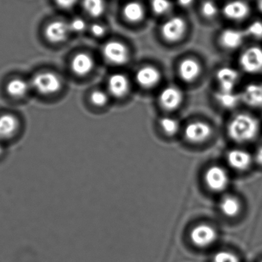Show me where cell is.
Wrapping results in <instances>:
<instances>
[{"instance_id":"13","label":"cell","mask_w":262,"mask_h":262,"mask_svg":"<svg viewBox=\"0 0 262 262\" xmlns=\"http://www.w3.org/2000/svg\"><path fill=\"white\" fill-rule=\"evenodd\" d=\"M183 94L178 88L169 86L162 91L160 102L166 110L172 111L178 108L183 102Z\"/></svg>"},{"instance_id":"15","label":"cell","mask_w":262,"mask_h":262,"mask_svg":"<svg viewBox=\"0 0 262 262\" xmlns=\"http://www.w3.org/2000/svg\"><path fill=\"white\" fill-rule=\"evenodd\" d=\"M95 67V61L89 54L80 52L72 58L71 68L72 72L78 76L89 75Z\"/></svg>"},{"instance_id":"5","label":"cell","mask_w":262,"mask_h":262,"mask_svg":"<svg viewBox=\"0 0 262 262\" xmlns=\"http://www.w3.org/2000/svg\"><path fill=\"white\" fill-rule=\"evenodd\" d=\"M102 54L106 61L115 66H123L130 59L128 49L118 41H110L102 48Z\"/></svg>"},{"instance_id":"19","label":"cell","mask_w":262,"mask_h":262,"mask_svg":"<svg viewBox=\"0 0 262 262\" xmlns=\"http://www.w3.org/2000/svg\"><path fill=\"white\" fill-rule=\"evenodd\" d=\"M108 90L113 96L122 98L125 96L130 89V83L125 75L115 74L108 80Z\"/></svg>"},{"instance_id":"30","label":"cell","mask_w":262,"mask_h":262,"mask_svg":"<svg viewBox=\"0 0 262 262\" xmlns=\"http://www.w3.org/2000/svg\"><path fill=\"white\" fill-rule=\"evenodd\" d=\"M91 101L95 105L98 106V107H102L107 104V101H108V96L103 91H95L91 95Z\"/></svg>"},{"instance_id":"14","label":"cell","mask_w":262,"mask_h":262,"mask_svg":"<svg viewBox=\"0 0 262 262\" xmlns=\"http://www.w3.org/2000/svg\"><path fill=\"white\" fill-rule=\"evenodd\" d=\"M216 78L220 84V90L234 92L239 80V74L233 68L223 67L217 72Z\"/></svg>"},{"instance_id":"16","label":"cell","mask_w":262,"mask_h":262,"mask_svg":"<svg viewBox=\"0 0 262 262\" xmlns=\"http://www.w3.org/2000/svg\"><path fill=\"white\" fill-rule=\"evenodd\" d=\"M161 74L158 69L152 66H145L139 69L136 75V80L141 87L151 89L158 84Z\"/></svg>"},{"instance_id":"32","label":"cell","mask_w":262,"mask_h":262,"mask_svg":"<svg viewBox=\"0 0 262 262\" xmlns=\"http://www.w3.org/2000/svg\"><path fill=\"white\" fill-rule=\"evenodd\" d=\"M213 262H239L236 255L226 251L217 252L213 258Z\"/></svg>"},{"instance_id":"23","label":"cell","mask_w":262,"mask_h":262,"mask_svg":"<svg viewBox=\"0 0 262 262\" xmlns=\"http://www.w3.org/2000/svg\"><path fill=\"white\" fill-rule=\"evenodd\" d=\"M220 207L223 215L233 218L239 214L242 206L241 203L238 199L229 195L222 200Z\"/></svg>"},{"instance_id":"31","label":"cell","mask_w":262,"mask_h":262,"mask_svg":"<svg viewBox=\"0 0 262 262\" xmlns=\"http://www.w3.org/2000/svg\"><path fill=\"white\" fill-rule=\"evenodd\" d=\"M69 27H70L71 32L81 33L85 30L87 28V23H86L85 20L83 19L82 18L76 17L69 23Z\"/></svg>"},{"instance_id":"4","label":"cell","mask_w":262,"mask_h":262,"mask_svg":"<svg viewBox=\"0 0 262 262\" xmlns=\"http://www.w3.org/2000/svg\"><path fill=\"white\" fill-rule=\"evenodd\" d=\"M240 67L246 73L258 74L262 72V48L252 46L242 53Z\"/></svg>"},{"instance_id":"21","label":"cell","mask_w":262,"mask_h":262,"mask_svg":"<svg viewBox=\"0 0 262 262\" xmlns=\"http://www.w3.org/2000/svg\"><path fill=\"white\" fill-rule=\"evenodd\" d=\"M123 15L130 23H140L145 16L144 8L139 2H129L123 8Z\"/></svg>"},{"instance_id":"27","label":"cell","mask_w":262,"mask_h":262,"mask_svg":"<svg viewBox=\"0 0 262 262\" xmlns=\"http://www.w3.org/2000/svg\"><path fill=\"white\" fill-rule=\"evenodd\" d=\"M160 126L163 131L168 135H174L177 134L180 128L178 121L174 118H169V117H166V118H162L160 120Z\"/></svg>"},{"instance_id":"26","label":"cell","mask_w":262,"mask_h":262,"mask_svg":"<svg viewBox=\"0 0 262 262\" xmlns=\"http://www.w3.org/2000/svg\"><path fill=\"white\" fill-rule=\"evenodd\" d=\"M151 8L158 15H166L172 10V4L169 0H151Z\"/></svg>"},{"instance_id":"29","label":"cell","mask_w":262,"mask_h":262,"mask_svg":"<svg viewBox=\"0 0 262 262\" xmlns=\"http://www.w3.org/2000/svg\"><path fill=\"white\" fill-rule=\"evenodd\" d=\"M219 8L216 3L212 0H206L202 3L201 12L206 18H212L216 16Z\"/></svg>"},{"instance_id":"11","label":"cell","mask_w":262,"mask_h":262,"mask_svg":"<svg viewBox=\"0 0 262 262\" xmlns=\"http://www.w3.org/2000/svg\"><path fill=\"white\" fill-rule=\"evenodd\" d=\"M252 155L245 149H232L227 154V161L229 166L240 172L249 169L252 166Z\"/></svg>"},{"instance_id":"2","label":"cell","mask_w":262,"mask_h":262,"mask_svg":"<svg viewBox=\"0 0 262 262\" xmlns=\"http://www.w3.org/2000/svg\"><path fill=\"white\" fill-rule=\"evenodd\" d=\"M31 88L40 95H55L59 92L62 82L58 75L53 72H43L36 74L30 81Z\"/></svg>"},{"instance_id":"8","label":"cell","mask_w":262,"mask_h":262,"mask_svg":"<svg viewBox=\"0 0 262 262\" xmlns=\"http://www.w3.org/2000/svg\"><path fill=\"white\" fill-rule=\"evenodd\" d=\"M70 32L69 23L63 20H55L46 26L45 36L49 42L58 44L66 41Z\"/></svg>"},{"instance_id":"12","label":"cell","mask_w":262,"mask_h":262,"mask_svg":"<svg viewBox=\"0 0 262 262\" xmlns=\"http://www.w3.org/2000/svg\"><path fill=\"white\" fill-rule=\"evenodd\" d=\"M243 31L235 29H224L220 35V43L222 47L227 50H235L241 47L246 38Z\"/></svg>"},{"instance_id":"22","label":"cell","mask_w":262,"mask_h":262,"mask_svg":"<svg viewBox=\"0 0 262 262\" xmlns=\"http://www.w3.org/2000/svg\"><path fill=\"white\" fill-rule=\"evenodd\" d=\"M30 82L21 78H13L6 84V92L12 98H21L27 95L30 90Z\"/></svg>"},{"instance_id":"38","label":"cell","mask_w":262,"mask_h":262,"mask_svg":"<svg viewBox=\"0 0 262 262\" xmlns=\"http://www.w3.org/2000/svg\"><path fill=\"white\" fill-rule=\"evenodd\" d=\"M258 9H259L260 12H262V0H258Z\"/></svg>"},{"instance_id":"18","label":"cell","mask_w":262,"mask_h":262,"mask_svg":"<svg viewBox=\"0 0 262 262\" xmlns=\"http://www.w3.org/2000/svg\"><path fill=\"white\" fill-rule=\"evenodd\" d=\"M201 66L194 58H186L180 63L179 73L180 78L186 82H192L199 78L201 73Z\"/></svg>"},{"instance_id":"10","label":"cell","mask_w":262,"mask_h":262,"mask_svg":"<svg viewBox=\"0 0 262 262\" xmlns=\"http://www.w3.org/2000/svg\"><path fill=\"white\" fill-rule=\"evenodd\" d=\"M212 128L203 121L191 123L185 130V136L192 143H200L207 140L212 135Z\"/></svg>"},{"instance_id":"37","label":"cell","mask_w":262,"mask_h":262,"mask_svg":"<svg viewBox=\"0 0 262 262\" xmlns=\"http://www.w3.org/2000/svg\"><path fill=\"white\" fill-rule=\"evenodd\" d=\"M3 140H2L1 139H0V155L3 154V150H4V146H3Z\"/></svg>"},{"instance_id":"39","label":"cell","mask_w":262,"mask_h":262,"mask_svg":"<svg viewBox=\"0 0 262 262\" xmlns=\"http://www.w3.org/2000/svg\"><path fill=\"white\" fill-rule=\"evenodd\" d=\"M262 262V261H261Z\"/></svg>"},{"instance_id":"1","label":"cell","mask_w":262,"mask_h":262,"mask_svg":"<svg viewBox=\"0 0 262 262\" xmlns=\"http://www.w3.org/2000/svg\"><path fill=\"white\" fill-rule=\"evenodd\" d=\"M227 130L229 138L235 143H249L259 134V121L249 114H238L231 120Z\"/></svg>"},{"instance_id":"6","label":"cell","mask_w":262,"mask_h":262,"mask_svg":"<svg viewBox=\"0 0 262 262\" xmlns=\"http://www.w3.org/2000/svg\"><path fill=\"white\" fill-rule=\"evenodd\" d=\"M205 181L211 190L213 192H222L229 186V174L221 166H212L206 171Z\"/></svg>"},{"instance_id":"34","label":"cell","mask_w":262,"mask_h":262,"mask_svg":"<svg viewBox=\"0 0 262 262\" xmlns=\"http://www.w3.org/2000/svg\"><path fill=\"white\" fill-rule=\"evenodd\" d=\"M58 6L63 9H72L76 4L78 0H55Z\"/></svg>"},{"instance_id":"17","label":"cell","mask_w":262,"mask_h":262,"mask_svg":"<svg viewBox=\"0 0 262 262\" xmlns=\"http://www.w3.org/2000/svg\"><path fill=\"white\" fill-rule=\"evenodd\" d=\"M241 101L251 107H262V84L252 83L248 84L240 95Z\"/></svg>"},{"instance_id":"3","label":"cell","mask_w":262,"mask_h":262,"mask_svg":"<svg viewBox=\"0 0 262 262\" xmlns=\"http://www.w3.org/2000/svg\"><path fill=\"white\" fill-rule=\"evenodd\" d=\"M187 26L182 17L172 16L162 25L160 32L162 37L169 42L180 41L186 34Z\"/></svg>"},{"instance_id":"24","label":"cell","mask_w":262,"mask_h":262,"mask_svg":"<svg viewBox=\"0 0 262 262\" xmlns=\"http://www.w3.org/2000/svg\"><path fill=\"white\" fill-rule=\"evenodd\" d=\"M215 98L219 104L226 109H233L241 102L240 95H237L234 92H226L220 90L215 94Z\"/></svg>"},{"instance_id":"20","label":"cell","mask_w":262,"mask_h":262,"mask_svg":"<svg viewBox=\"0 0 262 262\" xmlns=\"http://www.w3.org/2000/svg\"><path fill=\"white\" fill-rule=\"evenodd\" d=\"M18 127V120L13 115L5 114L0 116V139L2 140L11 138Z\"/></svg>"},{"instance_id":"36","label":"cell","mask_w":262,"mask_h":262,"mask_svg":"<svg viewBox=\"0 0 262 262\" xmlns=\"http://www.w3.org/2000/svg\"><path fill=\"white\" fill-rule=\"evenodd\" d=\"M193 1L194 0H177L179 5H180L181 6H183V7H188V6L192 5Z\"/></svg>"},{"instance_id":"25","label":"cell","mask_w":262,"mask_h":262,"mask_svg":"<svg viewBox=\"0 0 262 262\" xmlns=\"http://www.w3.org/2000/svg\"><path fill=\"white\" fill-rule=\"evenodd\" d=\"M82 6L86 13L92 18L101 17L106 9L104 0H83Z\"/></svg>"},{"instance_id":"7","label":"cell","mask_w":262,"mask_h":262,"mask_svg":"<svg viewBox=\"0 0 262 262\" xmlns=\"http://www.w3.org/2000/svg\"><path fill=\"white\" fill-rule=\"evenodd\" d=\"M190 238L192 243L197 247H209L216 240L217 232L209 225H199L191 231Z\"/></svg>"},{"instance_id":"35","label":"cell","mask_w":262,"mask_h":262,"mask_svg":"<svg viewBox=\"0 0 262 262\" xmlns=\"http://www.w3.org/2000/svg\"><path fill=\"white\" fill-rule=\"evenodd\" d=\"M255 160L258 165L262 166V146L257 149L256 152H255Z\"/></svg>"},{"instance_id":"33","label":"cell","mask_w":262,"mask_h":262,"mask_svg":"<svg viewBox=\"0 0 262 262\" xmlns=\"http://www.w3.org/2000/svg\"><path fill=\"white\" fill-rule=\"evenodd\" d=\"M91 32L92 35L97 38H101V37L104 36L106 34L105 26L100 23H94L91 26Z\"/></svg>"},{"instance_id":"9","label":"cell","mask_w":262,"mask_h":262,"mask_svg":"<svg viewBox=\"0 0 262 262\" xmlns=\"http://www.w3.org/2000/svg\"><path fill=\"white\" fill-rule=\"evenodd\" d=\"M250 7L243 0H232L226 3L223 8V15L228 19L240 21L246 19L250 14Z\"/></svg>"},{"instance_id":"28","label":"cell","mask_w":262,"mask_h":262,"mask_svg":"<svg viewBox=\"0 0 262 262\" xmlns=\"http://www.w3.org/2000/svg\"><path fill=\"white\" fill-rule=\"evenodd\" d=\"M246 36H249L253 39H262V21L255 20L252 21L245 31Z\"/></svg>"}]
</instances>
